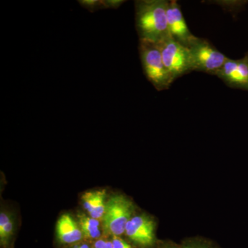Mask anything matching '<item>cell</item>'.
<instances>
[{
    "mask_svg": "<svg viewBox=\"0 0 248 248\" xmlns=\"http://www.w3.org/2000/svg\"><path fill=\"white\" fill-rule=\"evenodd\" d=\"M190 53L193 71L215 76L226 62L227 57L208 41L195 37L187 47Z\"/></svg>",
    "mask_w": 248,
    "mask_h": 248,
    "instance_id": "obj_5",
    "label": "cell"
},
{
    "mask_svg": "<svg viewBox=\"0 0 248 248\" xmlns=\"http://www.w3.org/2000/svg\"><path fill=\"white\" fill-rule=\"evenodd\" d=\"M14 232V218L6 212L0 214V243L3 248L7 247Z\"/></svg>",
    "mask_w": 248,
    "mask_h": 248,
    "instance_id": "obj_12",
    "label": "cell"
},
{
    "mask_svg": "<svg viewBox=\"0 0 248 248\" xmlns=\"http://www.w3.org/2000/svg\"><path fill=\"white\" fill-rule=\"evenodd\" d=\"M168 29L174 40L187 47L196 36L190 32L177 1H169L167 8Z\"/></svg>",
    "mask_w": 248,
    "mask_h": 248,
    "instance_id": "obj_7",
    "label": "cell"
},
{
    "mask_svg": "<svg viewBox=\"0 0 248 248\" xmlns=\"http://www.w3.org/2000/svg\"><path fill=\"white\" fill-rule=\"evenodd\" d=\"M246 56L247 57L248 60V52L247 53H246Z\"/></svg>",
    "mask_w": 248,
    "mask_h": 248,
    "instance_id": "obj_19",
    "label": "cell"
},
{
    "mask_svg": "<svg viewBox=\"0 0 248 248\" xmlns=\"http://www.w3.org/2000/svg\"><path fill=\"white\" fill-rule=\"evenodd\" d=\"M79 226L82 232L83 237L89 240H98L101 236L100 223L99 220L84 214H79Z\"/></svg>",
    "mask_w": 248,
    "mask_h": 248,
    "instance_id": "obj_11",
    "label": "cell"
},
{
    "mask_svg": "<svg viewBox=\"0 0 248 248\" xmlns=\"http://www.w3.org/2000/svg\"><path fill=\"white\" fill-rule=\"evenodd\" d=\"M72 248H91V247L87 244H83L79 245V246H75V247Z\"/></svg>",
    "mask_w": 248,
    "mask_h": 248,
    "instance_id": "obj_17",
    "label": "cell"
},
{
    "mask_svg": "<svg viewBox=\"0 0 248 248\" xmlns=\"http://www.w3.org/2000/svg\"><path fill=\"white\" fill-rule=\"evenodd\" d=\"M105 190L87 192L82 196L83 206L89 214L90 217L95 219H102L106 210Z\"/></svg>",
    "mask_w": 248,
    "mask_h": 248,
    "instance_id": "obj_10",
    "label": "cell"
},
{
    "mask_svg": "<svg viewBox=\"0 0 248 248\" xmlns=\"http://www.w3.org/2000/svg\"><path fill=\"white\" fill-rule=\"evenodd\" d=\"M215 76L230 87L248 91V60L246 56L240 60L227 59Z\"/></svg>",
    "mask_w": 248,
    "mask_h": 248,
    "instance_id": "obj_6",
    "label": "cell"
},
{
    "mask_svg": "<svg viewBox=\"0 0 248 248\" xmlns=\"http://www.w3.org/2000/svg\"><path fill=\"white\" fill-rule=\"evenodd\" d=\"M184 248H205L202 247V246H186Z\"/></svg>",
    "mask_w": 248,
    "mask_h": 248,
    "instance_id": "obj_18",
    "label": "cell"
},
{
    "mask_svg": "<svg viewBox=\"0 0 248 248\" xmlns=\"http://www.w3.org/2000/svg\"><path fill=\"white\" fill-rule=\"evenodd\" d=\"M57 235L63 244H73L83 239L81 228L71 215L66 214L60 217L57 223Z\"/></svg>",
    "mask_w": 248,
    "mask_h": 248,
    "instance_id": "obj_9",
    "label": "cell"
},
{
    "mask_svg": "<svg viewBox=\"0 0 248 248\" xmlns=\"http://www.w3.org/2000/svg\"><path fill=\"white\" fill-rule=\"evenodd\" d=\"M166 0L135 1V24L140 41L158 43L170 35Z\"/></svg>",
    "mask_w": 248,
    "mask_h": 248,
    "instance_id": "obj_1",
    "label": "cell"
},
{
    "mask_svg": "<svg viewBox=\"0 0 248 248\" xmlns=\"http://www.w3.org/2000/svg\"><path fill=\"white\" fill-rule=\"evenodd\" d=\"M93 248H112V242L107 240L99 239L96 240Z\"/></svg>",
    "mask_w": 248,
    "mask_h": 248,
    "instance_id": "obj_15",
    "label": "cell"
},
{
    "mask_svg": "<svg viewBox=\"0 0 248 248\" xmlns=\"http://www.w3.org/2000/svg\"><path fill=\"white\" fill-rule=\"evenodd\" d=\"M139 50L147 79L157 91L169 89L174 80L165 66L157 43L140 41Z\"/></svg>",
    "mask_w": 248,
    "mask_h": 248,
    "instance_id": "obj_2",
    "label": "cell"
},
{
    "mask_svg": "<svg viewBox=\"0 0 248 248\" xmlns=\"http://www.w3.org/2000/svg\"><path fill=\"white\" fill-rule=\"evenodd\" d=\"M134 212L133 202L124 195H114L106 204L102 218L103 230L107 234L120 236L125 231L127 223Z\"/></svg>",
    "mask_w": 248,
    "mask_h": 248,
    "instance_id": "obj_3",
    "label": "cell"
},
{
    "mask_svg": "<svg viewBox=\"0 0 248 248\" xmlns=\"http://www.w3.org/2000/svg\"><path fill=\"white\" fill-rule=\"evenodd\" d=\"M157 45L165 66L174 81L193 71L190 53L187 47L181 45L170 35L160 41Z\"/></svg>",
    "mask_w": 248,
    "mask_h": 248,
    "instance_id": "obj_4",
    "label": "cell"
},
{
    "mask_svg": "<svg viewBox=\"0 0 248 248\" xmlns=\"http://www.w3.org/2000/svg\"><path fill=\"white\" fill-rule=\"evenodd\" d=\"M112 248H133L126 241H124L120 236H112Z\"/></svg>",
    "mask_w": 248,
    "mask_h": 248,
    "instance_id": "obj_14",
    "label": "cell"
},
{
    "mask_svg": "<svg viewBox=\"0 0 248 248\" xmlns=\"http://www.w3.org/2000/svg\"><path fill=\"white\" fill-rule=\"evenodd\" d=\"M154 221L146 215L132 217L125 227V234L129 239L140 246L148 247L155 243Z\"/></svg>",
    "mask_w": 248,
    "mask_h": 248,
    "instance_id": "obj_8",
    "label": "cell"
},
{
    "mask_svg": "<svg viewBox=\"0 0 248 248\" xmlns=\"http://www.w3.org/2000/svg\"><path fill=\"white\" fill-rule=\"evenodd\" d=\"M79 4L85 9L89 10L91 12L97 11L98 9H106L104 6V1H98V0H84L80 1Z\"/></svg>",
    "mask_w": 248,
    "mask_h": 248,
    "instance_id": "obj_13",
    "label": "cell"
},
{
    "mask_svg": "<svg viewBox=\"0 0 248 248\" xmlns=\"http://www.w3.org/2000/svg\"><path fill=\"white\" fill-rule=\"evenodd\" d=\"M106 9H117L123 4V0H106L104 1Z\"/></svg>",
    "mask_w": 248,
    "mask_h": 248,
    "instance_id": "obj_16",
    "label": "cell"
}]
</instances>
